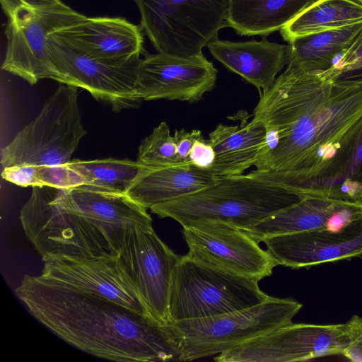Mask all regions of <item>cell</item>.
<instances>
[{
	"label": "cell",
	"mask_w": 362,
	"mask_h": 362,
	"mask_svg": "<svg viewBox=\"0 0 362 362\" xmlns=\"http://www.w3.org/2000/svg\"><path fill=\"white\" fill-rule=\"evenodd\" d=\"M252 119L275 129L279 144L250 175L302 197L353 199L349 175L362 140V77L286 66L261 93Z\"/></svg>",
	"instance_id": "cell-1"
},
{
	"label": "cell",
	"mask_w": 362,
	"mask_h": 362,
	"mask_svg": "<svg viewBox=\"0 0 362 362\" xmlns=\"http://www.w3.org/2000/svg\"><path fill=\"white\" fill-rule=\"evenodd\" d=\"M30 314L70 345L115 361H177L173 325L105 298L25 275L15 288Z\"/></svg>",
	"instance_id": "cell-2"
},
{
	"label": "cell",
	"mask_w": 362,
	"mask_h": 362,
	"mask_svg": "<svg viewBox=\"0 0 362 362\" xmlns=\"http://www.w3.org/2000/svg\"><path fill=\"white\" fill-rule=\"evenodd\" d=\"M20 220L42 259L117 255L127 230L153 228L147 209L127 194L85 185L33 187Z\"/></svg>",
	"instance_id": "cell-3"
},
{
	"label": "cell",
	"mask_w": 362,
	"mask_h": 362,
	"mask_svg": "<svg viewBox=\"0 0 362 362\" xmlns=\"http://www.w3.org/2000/svg\"><path fill=\"white\" fill-rule=\"evenodd\" d=\"M282 187L247 175L218 177L196 192L150 208L160 218L186 227L199 221L225 223L243 230L303 199Z\"/></svg>",
	"instance_id": "cell-4"
},
{
	"label": "cell",
	"mask_w": 362,
	"mask_h": 362,
	"mask_svg": "<svg viewBox=\"0 0 362 362\" xmlns=\"http://www.w3.org/2000/svg\"><path fill=\"white\" fill-rule=\"evenodd\" d=\"M6 17V50L1 69L30 85L51 78L62 83L47 48L49 36L87 16L62 0H0Z\"/></svg>",
	"instance_id": "cell-5"
},
{
	"label": "cell",
	"mask_w": 362,
	"mask_h": 362,
	"mask_svg": "<svg viewBox=\"0 0 362 362\" xmlns=\"http://www.w3.org/2000/svg\"><path fill=\"white\" fill-rule=\"evenodd\" d=\"M78 88L59 83L36 118L1 149L2 169L19 165L66 167L86 132L81 122Z\"/></svg>",
	"instance_id": "cell-6"
},
{
	"label": "cell",
	"mask_w": 362,
	"mask_h": 362,
	"mask_svg": "<svg viewBox=\"0 0 362 362\" xmlns=\"http://www.w3.org/2000/svg\"><path fill=\"white\" fill-rule=\"evenodd\" d=\"M259 279L181 256L173 278L169 304L171 322L220 315L259 304L270 296Z\"/></svg>",
	"instance_id": "cell-7"
},
{
	"label": "cell",
	"mask_w": 362,
	"mask_h": 362,
	"mask_svg": "<svg viewBox=\"0 0 362 362\" xmlns=\"http://www.w3.org/2000/svg\"><path fill=\"white\" fill-rule=\"evenodd\" d=\"M302 304L269 297L256 305L197 319L171 322L179 340V361L218 355L292 322Z\"/></svg>",
	"instance_id": "cell-8"
},
{
	"label": "cell",
	"mask_w": 362,
	"mask_h": 362,
	"mask_svg": "<svg viewBox=\"0 0 362 362\" xmlns=\"http://www.w3.org/2000/svg\"><path fill=\"white\" fill-rule=\"evenodd\" d=\"M141 27L158 52L181 57L202 49L227 27L229 0H134Z\"/></svg>",
	"instance_id": "cell-9"
},
{
	"label": "cell",
	"mask_w": 362,
	"mask_h": 362,
	"mask_svg": "<svg viewBox=\"0 0 362 362\" xmlns=\"http://www.w3.org/2000/svg\"><path fill=\"white\" fill-rule=\"evenodd\" d=\"M349 324L290 323L216 355V362L305 361L343 355Z\"/></svg>",
	"instance_id": "cell-10"
},
{
	"label": "cell",
	"mask_w": 362,
	"mask_h": 362,
	"mask_svg": "<svg viewBox=\"0 0 362 362\" xmlns=\"http://www.w3.org/2000/svg\"><path fill=\"white\" fill-rule=\"evenodd\" d=\"M47 48L63 83L88 90L115 112L135 108L141 100L136 92L140 58L129 62L105 61L90 57L62 41L49 36Z\"/></svg>",
	"instance_id": "cell-11"
},
{
	"label": "cell",
	"mask_w": 362,
	"mask_h": 362,
	"mask_svg": "<svg viewBox=\"0 0 362 362\" xmlns=\"http://www.w3.org/2000/svg\"><path fill=\"white\" fill-rule=\"evenodd\" d=\"M119 254L151 316L169 325L173 274L181 256L164 243L153 228H141L125 233Z\"/></svg>",
	"instance_id": "cell-12"
},
{
	"label": "cell",
	"mask_w": 362,
	"mask_h": 362,
	"mask_svg": "<svg viewBox=\"0 0 362 362\" xmlns=\"http://www.w3.org/2000/svg\"><path fill=\"white\" fill-rule=\"evenodd\" d=\"M42 259L44 267L38 276L42 280L105 298L132 310L151 316L120 254L97 257L52 256Z\"/></svg>",
	"instance_id": "cell-13"
},
{
	"label": "cell",
	"mask_w": 362,
	"mask_h": 362,
	"mask_svg": "<svg viewBox=\"0 0 362 362\" xmlns=\"http://www.w3.org/2000/svg\"><path fill=\"white\" fill-rule=\"evenodd\" d=\"M189 255L211 266L259 280L278 266L267 250L245 231L217 221H199L182 228Z\"/></svg>",
	"instance_id": "cell-14"
},
{
	"label": "cell",
	"mask_w": 362,
	"mask_h": 362,
	"mask_svg": "<svg viewBox=\"0 0 362 362\" xmlns=\"http://www.w3.org/2000/svg\"><path fill=\"white\" fill-rule=\"evenodd\" d=\"M217 74L203 54L192 57L148 54L138 64L136 92L141 100L195 103L214 88Z\"/></svg>",
	"instance_id": "cell-15"
},
{
	"label": "cell",
	"mask_w": 362,
	"mask_h": 362,
	"mask_svg": "<svg viewBox=\"0 0 362 362\" xmlns=\"http://www.w3.org/2000/svg\"><path fill=\"white\" fill-rule=\"evenodd\" d=\"M278 265L292 269L362 258V218L339 231L318 228L263 240Z\"/></svg>",
	"instance_id": "cell-16"
},
{
	"label": "cell",
	"mask_w": 362,
	"mask_h": 362,
	"mask_svg": "<svg viewBox=\"0 0 362 362\" xmlns=\"http://www.w3.org/2000/svg\"><path fill=\"white\" fill-rule=\"evenodd\" d=\"M142 31L125 18L87 17L51 35L90 57L125 62L144 52Z\"/></svg>",
	"instance_id": "cell-17"
},
{
	"label": "cell",
	"mask_w": 362,
	"mask_h": 362,
	"mask_svg": "<svg viewBox=\"0 0 362 362\" xmlns=\"http://www.w3.org/2000/svg\"><path fill=\"white\" fill-rule=\"evenodd\" d=\"M206 47L216 60L259 90L274 84L277 74L287 65L290 54L288 45L267 39L231 42L216 38Z\"/></svg>",
	"instance_id": "cell-18"
},
{
	"label": "cell",
	"mask_w": 362,
	"mask_h": 362,
	"mask_svg": "<svg viewBox=\"0 0 362 362\" xmlns=\"http://www.w3.org/2000/svg\"><path fill=\"white\" fill-rule=\"evenodd\" d=\"M218 177L190 162L146 167L126 194L147 209L201 190L214 183Z\"/></svg>",
	"instance_id": "cell-19"
},
{
	"label": "cell",
	"mask_w": 362,
	"mask_h": 362,
	"mask_svg": "<svg viewBox=\"0 0 362 362\" xmlns=\"http://www.w3.org/2000/svg\"><path fill=\"white\" fill-rule=\"evenodd\" d=\"M265 129L259 122L243 120L238 126L220 124L209 135L215 160L209 170L216 177L243 174L254 165L264 145Z\"/></svg>",
	"instance_id": "cell-20"
},
{
	"label": "cell",
	"mask_w": 362,
	"mask_h": 362,
	"mask_svg": "<svg viewBox=\"0 0 362 362\" xmlns=\"http://www.w3.org/2000/svg\"><path fill=\"white\" fill-rule=\"evenodd\" d=\"M320 1L229 0L227 27L243 36H268Z\"/></svg>",
	"instance_id": "cell-21"
},
{
	"label": "cell",
	"mask_w": 362,
	"mask_h": 362,
	"mask_svg": "<svg viewBox=\"0 0 362 362\" xmlns=\"http://www.w3.org/2000/svg\"><path fill=\"white\" fill-rule=\"evenodd\" d=\"M353 202L320 197H305L245 231L257 243L278 235L325 228L330 217Z\"/></svg>",
	"instance_id": "cell-22"
},
{
	"label": "cell",
	"mask_w": 362,
	"mask_h": 362,
	"mask_svg": "<svg viewBox=\"0 0 362 362\" xmlns=\"http://www.w3.org/2000/svg\"><path fill=\"white\" fill-rule=\"evenodd\" d=\"M362 31V23L294 37L286 66L305 71L331 68Z\"/></svg>",
	"instance_id": "cell-23"
},
{
	"label": "cell",
	"mask_w": 362,
	"mask_h": 362,
	"mask_svg": "<svg viewBox=\"0 0 362 362\" xmlns=\"http://www.w3.org/2000/svg\"><path fill=\"white\" fill-rule=\"evenodd\" d=\"M362 23V6L351 0H322L281 29L284 40Z\"/></svg>",
	"instance_id": "cell-24"
},
{
	"label": "cell",
	"mask_w": 362,
	"mask_h": 362,
	"mask_svg": "<svg viewBox=\"0 0 362 362\" xmlns=\"http://www.w3.org/2000/svg\"><path fill=\"white\" fill-rule=\"evenodd\" d=\"M67 167L81 180V185L126 194L146 166L136 160L105 158L71 160Z\"/></svg>",
	"instance_id": "cell-25"
},
{
	"label": "cell",
	"mask_w": 362,
	"mask_h": 362,
	"mask_svg": "<svg viewBox=\"0 0 362 362\" xmlns=\"http://www.w3.org/2000/svg\"><path fill=\"white\" fill-rule=\"evenodd\" d=\"M4 180L21 187L49 186L69 188L81 185L80 178L66 165L49 168L19 165L2 169Z\"/></svg>",
	"instance_id": "cell-26"
},
{
	"label": "cell",
	"mask_w": 362,
	"mask_h": 362,
	"mask_svg": "<svg viewBox=\"0 0 362 362\" xmlns=\"http://www.w3.org/2000/svg\"><path fill=\"white\" fill-rule=\"evenodd\" d=\"M136 161L151 168L180 163L175 139L165 122H162L141 141Z\"/></svg>",
	"instance_id": "cell-27"
},
{
	"label": "cell",
	"mask_w": 362,
	"mask_h": 362,
	"mask_svg": "<svg viewBox=\"0 0 362 362\" xmlns=\"http://www.w3.org/2000/svg\"><path fill=\"white\" fill-rule=\"evenodd\" d=\"M329 69L337 79L362 77V31Z\"/></svg>",
	"instance_id": "cell-28"
},
{
	"label": "cell",
	"mask_w": 362,
	"mask_h": 362,
	"mask_svg": "<svg viewBox=\"0 0 362 362\" xmlns=\"http://www.w3.org/2000/svg\"><path fill=\"white\" fill-rule=\"evenodd\" d=\"M215 160V152L208 140L197 139L193 144L189 155V161L195 167L209 170Z\"/></svg>",
	"instance_id": "cell-29"
},
{
	"label": "cell",
	"mask_w": 362,
	"mask_h": 362,
	"mask_svg": "<svg viewBox=\"0 0 362 362\" xmlns=\"http://www.w3.org/2000/svg\"><path fill=\"white\" fill-rule=\"evenodd\" d=\"M350 342L346 354L352 361L362 362V316L354 315L350 320Z\"/></svg>",
	"instance_id": "cell-30"
},
{
	"label": "cell",
	"mask_w": 362,
	"mask_h": 362,
	"mask_svg": "<svg viewBox=\"0 0 362 362\" xmlns=\"http://www.w3.org/2000/svg\"><path fill=\"white\" fill-rule=\"evenodd\" d=\"M173 137L180 163H189V155L194 143L203 138L201 131L194 129L187 132L183 129L175 130Z\"/></svg>",
	"instance_id": "cell-31"
},
{
	"label": "cell",
	"mask_w": 362,
	"mask_h": 362,
	"mask_svg": "<svg viewBox=\"0 0 362 362\" xmlns=\"http://www.w3.org/2000/svg\"><path fill=\"white\" fill-rule=\"evenodd\" d=\"M362 6V0H351Z\"/></svg>",
	"instance_id": "cell-32"
}]
</instances>
